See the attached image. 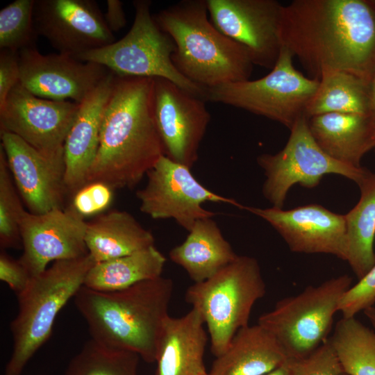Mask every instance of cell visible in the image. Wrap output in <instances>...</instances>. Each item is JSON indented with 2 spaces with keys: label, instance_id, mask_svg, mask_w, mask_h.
I'll return each mask as SVG.
<instances>
[{
  "label": "cell",
  "instance_id": "6da1fadb",
  "mask_svg": "<svg viewBox=\"0 0 375 375\" xmlns=\"http://www.w3.org/2000/svg\"><path fill=\"white\" fill-rule=\"evenodd\" d=\"M279 35L309 77L339 70L371 83L375 0H294L283 6Z\"/></svg>",
  "mask_w": 375,
  "mask_h": 375
},
{
  "label": "cell",
  "instance_id": "7a4b0ae2",
  "mask_svg": "<svg viewBox=\"0 0 375 375\" xmlns=\"http://www.w3.org/2000/svg\"><path fill=\"white\" fill-rule=\"evenodd\" d=\"M153 78L116 74L86 183L132 189L164 155L153 115Z\"/></svg>",
  "mask_w": 375,
  "mask_h": 375
},
{
  "label": "cell",
  "instance_id": "3957f363",
  "mask_svg": "<svg viewBox=\"0 0 375 375\" xmlns=\"http://www.w3.org/2000/svg\"><path fill=\"white\" fill-rule=\"evenodd\" d=\"M173 293V282L162 276L115 292L83 285L74 297L92 340L104 346L156 362L158 342Z\"/></svg>",
  "mask_w": 375,
  "mask_h": 375
},
{
  "label": "cell",
  "instance_id": "277c9868",
  "mask_svg": "<svg viewBox=\"0 0 375 375\" xmlns=\"http://www.w3.org/2000/svg\"><path fill=\"white\" fill-rule=\"evenodd\" d=\"M208 14L206 0H183L153 15L174 42V66L206 89L249 80L253 64L247 51L220 32Z\"/></svg>",
  "mask_w": 375,
  "mask_h": 375
},
{
  "label": "cell",
  "instance_id": "5b68a950",
  "mask_svg": "<svg viewBox=\"0 0 375 375\" xmlns=\"http://www.w3.org/2000/svg\"><path fill=\"white\" fill-rule=\"evenodd\" d=\"M89 253L57 260L32 277L17 295L18 312L10 323L12 351L5 375H20L30 359L49 339L57 315L83 285L94 265Z\"/></svg>",
  "mask_w": 375,
  "mask_h": 375
},
{
  "label": "cell",
  "instance_id": "8992f818",
  "mask_svg": "<svg viewBox=\"0 0 375 375\" xmlns=\"http://www.w3.org/2000/svg\"><path fill=\"white\" fill-rule=\"evenodd\" d=\"M265 294L258 262L247 256H238L210 278L187 289L185 301L200 312L215 358L226 350L240 328L249 325L253 306Z\"/></svg>",
  "mask_w": 375,
  "mask_h": 375
},
{
  "label": "cell",
  "instance_id": "52a82bcc",
  "mask_svg": "<svg viewBox=\"0 0 375 375\" xmlns=\"http://www.w3.org/2000/svg\"><path fill=\"white\" fill-rule=\"evenodd\" d=\"M151 2L133 1L135 17L121 40L75 58L101 65L118 76L166 78L205 99L206 89L183 76L172 62L175 44L151 13Z\"/></svg>",
  "mask_w": 375,
  "mask_h": 375
},
{
  "label": "cell",
  "instance_id": "ba28073f",
  "mask_svg": "<svg viewBox=\"0 0 375 375\" xmlns=\"http://www.w3.org/2000/svg\"><path fill=\"white\" fill-rule=\"evenodd\" d=\"M292 53L281 47L270 72L256 80L207 88L205 100L243 109L267 117L290 130L306 115L319 80L304 76L293 65Z\"/></svg>",
  "mask_w": 375,
  "mask_h": 375
},
{
  "label": "cell",
  "instance_id": "9c48e42d",
  "mask_svg": "<svg viewBox=\"0 0 375 375\" xmlns=\"http://www.w3.org/2000/svg\"><path fill=\"white\" fill-rule=\"evenodd\" d=\"M347 274L331 278L300 294L279 300L258 324L278 340L290 360L303 358L326 339L340 301L350 288Z\"/></svg>",
  "mask_w": 375,
  "mask_h": 375
},
{
  "label": "cell",
  "instance_id": "30bf717a",
  "mask_svg": "<svg viewBox=\"0 0 375 375\" xmlns=\"http://www.w3.org/2000/svg\"><path fill=\"white\" fill-rule=\"evenodd\" d=\"M257 162L265 176L262 194L276 208H283L294 185L313 188L329 174L341 175L358 185L369 172L362 167L356 168L338 162L322 151L310 132L306 116L301 117L290 129L282 150L274 154L262 153L257 158Z\"/></svg>",
  "mask_w": 375,
  "mask_h": 375
},
{
  "label": "cell",
  "instance_id": "8fae6325",
  "mask_svg": "<svg viewBox=\"0 0 375 375\" xmlns=\"http://www.w3.org/2000/svg\"><path fill=\"white\" fill-rule=\"evenodd\" d=\"M145 186L136 192L142 212L154 219H173L188 232L201 219L216 213L206 210V202L224 203L241 209L242 205L208 190L199 183L191 169L160 156L146 174Z\"/></svg>",
  "mask_w": 375,
  "mask_h": 375
},
{
  "label": "cell",
  "instance_id": "7c38bea8",
  "mask_svg": "<svg viewBox=\"0 0 375 375\" xmlns=\"http://www.w3.org/2000/svg\"><path fill=\"white\" fill-rule=\"evenodd\" d=\"M204 100L168 79L153 78V115L164 155L190 169L210 121Z\"/></svg>",
  "mask_w": 375,
  "mask_h": 375
},
{
  "label": "cell",
  "instance_id": "4fadbf2b",
  "mask_svg": "<svg viewBox=\"0 0 375 375\" xmlns=\"http://www.w3.org/2000/svg\"><path fill=\"white\" fill-rule=\"evenodd\" d=\"M212 24L242 45L253 65L272 69L282 47L283 6L276 0H206Z\"/></svg>",
  "mask_w": 375,
  "mask_h": 375
},
{
  "label": "cell",
  "instance_id": "5bb4252c",
  "mask_svg": "<svg viewBox=\"0 0 375 375\" xmlns=\"http://www.w3.org/2000/svg\"><path fill=\"white\" fill-rule=\"evenodd\" d=\"M79 107L37 97L19 83L0 108L1 133H12L40 151L62 153Z\"/></svg>",
  "mask_w": 375,
  "mask_h": 375
},
{
  "label": "cell",
  "instance_id": "9a60e30c",
  "mask_svg": "<svg viewBox=\"0 0 375 375\" xmlns=\"http://www.w3.org/2000/svg\"><path fill=\"white\" fill-rule=\"evenodd\" d=\"M33 21L38 35L74 58L115 42L94 1L36 0Z\"/></svg>",
  "mask_w": 375,
  "mask_h": 375
},
{
  "label": "cell",
  "instance_id": "2e32d148",
  "mask_svg": "<svg viewBox=\"0 0 375 375\" xmlns=\"http://www.w3.org/2000/svg\"><path fill=\"white\" fill-rule=\"evenodd\" d=\"M86 228L87 222L70 207L42 214L25 210L19 222L23 253L19 260L33 277L51 262L83 256L88 253Z\"/></svg>",
  "mask_w": 375,
  "mask_h": 375
},
{
  "label": "cell",
  "instance_id": "e0dca14e",
  "mask_svg": "<svg viewBox=\"0 0 375 375\" xmlns=\"http://www.w3.org/2000/svg\"><path fill=\"white\" fill-rule=\"evenodd\" d=\"M19 83L37 97L81 103L109 73L104 66L65 53L42 54L35 47L19 51Z\"/></svg>",
  "mask_w": 375,
  "mask_h": 375
},
{
  "label": "cell",
  "instance_id": "ac0fdd59",
  "mask_svg": "<svg viewBox=\"0 0 375 375\" xmlns=\"http://www.w3.org/2000/svg\"><path fill=\"white\" fill-rule=\"evenodd\" d=\"M1 139L11 176L28 211L42 214L61 208L67 192L64 153L40 151L8 132H1Z\"/></svg>",
  "mask_w": 375,
  "mask_h": 375
},
{
  "label": "cell",
  "instance_id": "d6986e66",
  "mask_svg": "<svg viewBox=\"0 0 375 375\" xmlns=\"http://www.w3.org/2000/svg\"><path fill=\"white\" fill-rule=\"evenodd\" d=\"M268 222L296 253H325L344 260L346 222L337 214L318 204H308L288 210L243 206Z\"/></svg>",
  "mask_w": 375,
  "mask_h": 375
},
{
  "label": "cell",
  "instance_id": "ffe728a7",
  "mask_svg": "<svg viewBox=\"0 0 375 375\" xmlns=\"http://www.w3.org/2000/svg\"><path fill=\"white\" fill-rule=\"evenodd\" d=\"M116 74L110 71L80 103L76 119L64 144L67 192L73 194L86 184L87 176L97 153L102 119Z\"/></svg>",
  "mask_w": 375,
  "mask_h": 375
},
{
  "label": "cell",
  "instance_id": "44dd1931",
  "mask_svg": "<svg viewBox=\"0 0 375 375\" xmlns=\"http://www.w3.org/2000/svg\"><path fill=\"white\" fill-rule=\"evenodd\" d=\"M200 312L194 308L183 316H168L158 344L155 375H199L206 371L208 335Z\"/></svg>",
  "mask_w": 375,
  "mask_h": 375
},
{
  "label": "cell",
  "instance_id": "7402d4cb",
  "mask_svg": "<svg viewBox=\"0 0 375 375\" xmlns=\"http://www.w3.org/2000/svg\"><path fill=\"white\" fill-rule=\"evenodd\" d=\"M308 127L322 151L353 167H362V157L375 144V117L372 115L324 113L310 117Z\"/></svg>",
  "mask_w": 375,
  "mask_h": 375
},
{
  "label": "cell",
  "instance_id": "603a6c76",
  "mask_svg": "<svg viewBox=\"0 0 375 375\" xmlns=\"http://www.w3.org/2000/svg\"><path fill=\"white\" fill-rule=\"evenodd\" d=\"M288 358L276 338L257 324L240 328L226 350L214 360L211 375H263Z\"/></svg>",
  "mask_w": 375,
  "mask_h": 375
},
{
  "label": "cell",
  "instance_id": "cb8c5ba5",
  "mask_svg": "<svg viewBox=\"0 0 375 375\" xmlns=\"http://www.w3.org/2000/svg\"><path fill=\"white\" fill-rule=\"evenodd\" d=\"M169 256L194 283H199L228 265L238 255L217 224L209 217L197 220L185 240L169 251Z\"/></svg>",
  "mask_w": 375,
  "mask_h": 375
},
{
  "label": "cell",
  "instance_id": "d4e9b609",
  "mask_svg": "<svg viewBox=\"0 0 375 375\" xmlns=\"http://www.w3.org/2000/svg\"><path fill=\"white\" fill-rule=\"evenodd\" d=\"M85 241L88 253L97 263L153 246L155 238L129 212L112 210L87 222Z\"/></svg>",
  "mask_w": 375,
  "mask_h": 375
},
{
  "label": "cell",
  "instance_id": "484cf974",
  "mask_svg": "<svg viewBox=\"0 0 375 375\" xmlns=\"http://www.w3.org/2000/svg\"><path fill=\"white\" fill-rule=\"evenodd\" d=\"M360 196L346 215L345 259L357 278H362L375 264V173L358 184Z\"/></svg>",
  "mask_w": 375,
  "mask_h": 375
},
{
  "label": "cell",
  "instance_id": "4316f807",
  "mask_svg": "<svg viewBox=\"0 0 375 375\" xmlns=\"http://www.w3.org/2000/svg\"><path fill=\"white\" fill-rule=\"evenodd\" d=\"M166 257L155 247L94 263L83 285L99 292H115L161 276Z\"/></svg>",
  "mask_w": 375,
  "mask_h": 375
},
{
  "label": "cell",
  "instance_id": "83f0119b",
  "mask_svg": "<svg viewBox=\"0 0 375 375\" xmlns=\"http://www.w3.org/2000/svg\"><path fill=\"white\" fill-rule=\"evenodd\" d=\"M330 112L374 115L370 83L346 72L323 71L306 115L309 119Z\"/></svg>",
  "mask_w": 375,
  "mask_h": 375
},
{
  "label": "cell",
  "instance_id": "f1b7e54d",
  "mask_svg": "<svg viewBox=\"0 0 375 375\" xmlns=\"http://www.w3.org/2000/svg\"><path fill=\"white\" fill-rule=\"evenodd\" d=\"M330 340L344 373L375 375V332L355 317H342Z\"/></svg>",
  "mask_w": 375,
  "mask_h": 375
},
{
  "label": "cell",
  "instance_id": "f546056e",
  "mask_svg": "<svg viewBox=\"0 0 375 375\" xmlns=\"http://www.w3.org/2000/svg\"><path fill=\"white\" fill-rule=\"evenodd\" d=\"M140 358L90 339L70 360L64 375H138Z\"/></svg>",
  "mask_w": 375,
  "mask_h": 375
},
{
  "label": "cell",
  "instance_id": "4dcf8cb0",
  "mask_svg": "<svg viewBox=\"0 0 375 375\" xmlns=\"http://www.w3.org/2000/svg\"><path fill=\"white\" fill-rule=\"evenodd\" d=\"M35 0H16L0 11V49L15 51L35 47Z\"/></svg>",
  "mask_w": 375,
  "mask_h": 375
},
{
  "label": "cell",
  "instance_id": "1f68e13d",
  "mask_svg": "<svg viewBox=\"0 0 375 375\" xmlns=\"http://www.w3.org/2000/svg\"><path fill=\"white\" fill-rule=\"evenodd\" d=\"M19 196L0 146V244L3 249L22 246L19 222L26 210Z\"/></svg>",
  "mask_w": 375,
  "mask_h": 375
},
{
  "label": "cell",
  "instance_id": "d6a6232c",
  "mask_svg": "<svg viewBox=\"0 0 375 375\" xmlns=\"http://www.w3.org/2000/svg\"><path fill=\"white\" fill-rule=\"evenodd\" d=\"M290 375H340L344 372L329 338L308 356L290 360Z\"/></svg>",
  "mask_w": 375,
  "mask_h": 375
},
{
  "label": "cell",
  "instance_id": "836d02e7",
  "mask_svg": "<svg viewBox=\"0 0 375 375\" xmlns=\"http://www.w3.org/2000/svg\"><path fill=\"white\" fill-rule=\"evenodd\" d=\"M113 191L112 188L101 182L88 183L74 194L69 207L84 219L100 215L111 204Z\"/></svg>",
  "mask_w": 375,
  "mask_h": 375
},
{
  "label": "cell",
  "instance_id": "e575fe53",
  "mask_svg": "<svg viewBox=\"0 0 375 375\" xmlns=\"http://www.w3.org/2000/svg\"><path fill=\"white\" fill-rule=\"evenodd\" d=\"M375 303V264L370 270L351 286L342 297L338 311L343 318L355 317L362 310L373 306Z\"/></svg>",
  "mask_w": 375,
  "mask_h": 375
},
{
  "label": "cell",
  "instance_id": "d590c367",
  "mask_svg": "<svg viewBox=\"0 0 375 375\" xmlns=\"http://www.w3.org/2000/svg\"><path fill=\"white\" fill-rule=\"evenodd\" d=\"M19 51L1 49L0 52V108L10 91L19 83Z\"/></svg>",
  "mask_w": 375,
  "mask_h": 375
},
{
  "label": "cell",
  "instance_id": "8d00e7d4",
  "mask_svg": "<svg viewBox=\"0 0 375 375\" xmlns=\"http://www.w3.org/2000/svg\"><path fill=\"white\" fill-rule=\"evenodd\" d=\"M31 276L21 263L5 252L0 254V279L6 283L17 294L28 285Z\"/></svg>",
  "mask_w": 375,
  "mask_h": 375
},
{
  "label": "cell",
  "instance_id": "74e56055",
  "mask_svg": "<svg viewBox=\"0 0 375 375\" xmlns=\"http://www.w3.org/2000/svg\"><path fill=\"white\" fill-rule=\"evenodd\" d=\"M104 19L108 28L113 33L118 32L126 25V18L123 3L119 0H108Z\"/></svg>",
  "mask_w": 375,
  "mask_h": 375
},
{
  "label": "cell",
  "instance_id": "f35d334b",
  "mask_svg": "<svg viewBox=\"0 0 375 375\" xmlns=\"http://www.w3.org/2000/svg\"><path fill=\"white\" fill-rule=\"evenodd\" d=\"M263 375H290L289 360L280 367Z\"/></svg>",
  "mask_w": 375,
  "mask_h": 375
},
{
  "label": "cell",
  "instance_id": "ab89813d",
  "mask_svg": "<svg viewBox=\"0 0 375 375\" xmlns=\"http://www.w3.org/2000/svg\"><path fill=\"white\" fill-rule=\"evenodd\" d=\"M364 312L375 328V308L373 306L368 308L364 310Z\"/></svg>",
  "mask_w": 375,
  "mask_h": 375
},
{
  "label": "cell",
  "instance_id": "60d3db41",
  "mask_svg": "<svg viewBox=\"0 0 375 375\" xmlns=\"http://www.w3.org/2000/svg\"><path fill=\"white\" fill-rule=\"evenodd\" d=\"M372 112L375 117V74L370 83Z\"/></svg>",
  "mask_w": 375,
  "mask_h": 375
},
{
  "label": "cell",
  "instance_id": "b9f144b4",
  "mask_svg": "<svg viewBox=\"0 0 375 375\" xmlns=\"http://www.w3.org/2000/svg\"><path fill=\"white\" fill-rule=\"evenodd\" d=\"M199 375H211V374H210V372H207V371L206 370L201 372V374H199Z\"/></svg>",
  "mask_w": 375,
  "mask_h": 375
},
{
  "label": "cell",
  "instance_id": "7bdbcfd3",
  "mask_svg": "<svg viewBox=\"0 0 375 375\" xmlns=\"http://www.w3.org/2000/svg\"><path fill=\"white\" fill-rule=\"evenodd\" d=\"M340 375H348V374H347L346 373L343 372V373L341 374Z\"/></svg>",
  "mask_w": 375,
  "mask_h": 375
},
{
  "label": "cell",
  "instance_id": "ee69618b",
  "mask_svg": "<svg viewBox=\"0 0 375 375\" xmlns=\"http://www.w3.org/2000/svg\"><path fill=\"white\" fill-rule=\"evenodd\" d=\"M374 149L375 150V144H374Z\"/></svg>",
  "mask_w": 375,
  "mask_h": 375
}]
</instances>
